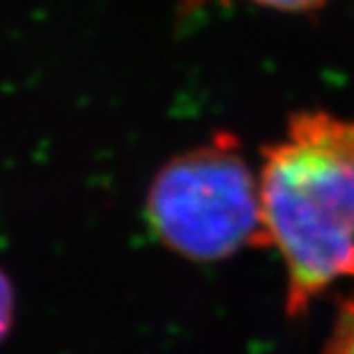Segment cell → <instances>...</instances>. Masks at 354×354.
I'll return each instance as SVG.
<instances>
[{"label": "cell", "instance_id": "cell-1", "mask_svg": "<svg viewBox=\"0 0 354 354\" xmlns=\"http://www.w3.org/2000/svg\"><path fill=\"white\" fill-rule=\"evenodd\" d=\"M267 244L288 276L286 313L354 279V118L308 109L263 150L258 173Z\"/></svg>", "mask_w": 354, "mask_h": 354}, {"label": "cell", "instance_id": "cell-2", "mask_svg": "<svg viewBox=\"0 0 354 354\" xmlns=\"http://www.w3.org/2000/svg\"><path fill=\"white\" fill-rule=\"evenodd\" d=\"M145 212L164 246L194 263L267 244L258 175L232 133L168 159L152 177Z\"/></svg>", "mask_w": 354, "mask_h": 354}, {"label": "cell", "instance_id": "cell-3", "mask_svg": "<svg viewBox=\"0 0 354 354\" xmlns=\"http://www.w3.org/2000/svg\"><path fill=\"white\" fill-rule=\"evenodd\" d=\"M322 354H354V292L338 308Z\"/></svg>", "mask_w": 354, "mask_h": 354}, {"label": "cell", "instance_id": "cell-4", "mask_svg": "<svg viewBox=\"0 0 354 354\" xmlns=\"http://www.w3.org/2000/svg\"><path fill=\"white\" fill-rule=\"evenodd\" d=\"M14 310H17V295L14 286L3 269H0V343L10 336L14 324Z\"/></svg>", "mask_w": 354, "mask_h": 354}, {"label": "cell", "instance_id": "cell-5", "mask_svg": "<svg viewBox=\"0 0 354 354\" xmlns=\"http://www.w3.org/2000/svg\"><path fill=\"white\" fill-rule=\"evenodd\" d=\"M244 3L265 7V10L281 12V14H315L329 0H244Z\"/></svg>", "mask_w": 354, "mask_h": 354}]
</instances>
